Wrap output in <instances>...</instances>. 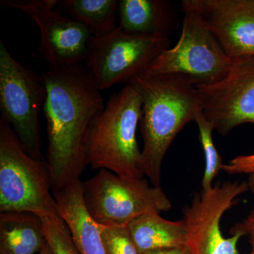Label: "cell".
Wrapping results in <instances>:
<instances>
[{
  "instance_id": "6da1fadb",
  "label": "cell",
  "mask_w": 254,
  "mask_h": 254,
  "mask_svg": "<svg viewBox=\"0 0 254 254\" xmlns=\"http://www.w3.org/2000/svg\"><path fill=\"white\" fill-rule=\"evenodd\" d=\"M42 76L47 89L46 163L54 195L79 181L88 165L92 128L105 105L91 75L80 64L50 68Z\"/></svg>"
},
{
  "instance_id": "7a4b0ae2",
  "label": "cell",
  "mask_w": 254,
  "mask_h": 254,
  "mask_svg": "<svg viewBox=\"0 0 254 254\" xmlns=\"http://www.w3.org/2000/svg\"><path fill=\"white\" fill-rule=\"evenodd\" d=\"M131 84L142 99V163L151 185L160 187L164 157L175 137L202 111L198 90L186 76L145 71Z\"/></svg>"
},
{
  "instance_id": "3957f363",
  "label": "cell",
  "mask_w": 254,
  "mask_h": 254,
  "mask_svg": "<svg viewBox=\"0 0 254 254\" xmlns=\"http://www.w3.org/2000/svg\"><path fill=\"white\" fill-rule=\"evenodd\" d=\"M141 117V95L133 85L113 93L92 128L88 165L124 178H143L141 150L136 139Z\"/></svg>"
},
{
  "instance_id": "277c9868",
  "label": "cell",
  "mask_w": 254,
  "mask_h": 254,
  "mask_svg": "<svg viewBox=\"0 0 254 254\" xmlns=\"http://www.w3.org/2000/svg\"><path fill=\"white\" fill-rule=\"evenodd\" d=\"M0 212L60 215L47 163L28 154L9 123L0 120Z\"/></svg>"
},
{
  "instance_id": "5b68a950",
  "label": "cell",
  "mask_w": 254,
  "mask_h": 254,
  "mask_svg": "<svg viewBox=\"0 0 254 254\" xmlns=\"http://www.w3.org/2000/svg\"><path fill=\"white\" fill-rule=\"evenodd\" d=\"M181 36L173 48L164 50L148 66L155 73L182 75L195 86H208L226 76L230 59L205 24L196 0H184Z\"/></svg>"
},
{
  "instance_id": "8992f818",
  "label": "cell",
  "mask_w": 254,
  "mask_h": 254,
  "mask_svg": "<svg viewBox=\"0 0 254 254\" xmlns=\"http://www.w3.org/2000/svg\"><path fill=\"white\" fill-rule=\"evenodd\" d=\"M83 187L87 210L98 225H127L145 214H160L172 208L163 189L150 186L144 178H124L100 170L83 182Z\"/></svg>"
},
{
  "instance_id": "52a82bcc",
  "label": "cell",
  "mask_w": 254,
  "mask_h": 254,
  "mask_svg": "<svg viewBox=\"0 0 254 254\" xmlns=\"http://www.w3.org/2000/svg\"><path fill=\"white\" fill-rule=\"evenodd\" d=\"M47 98L43 76L23 66L0 41V109L1 117L14 128L23 148L33 158L41 153L38 114Z\"/></svg>"
},
{
  "instance_id": "ba28073f",
  "label": "cell",
  "mask_w": 254,
  "mask_h": 254,
  "mask_svg": "<svg viewBox=\"0 0 254 254\" xmlns=\"http://www.w3.org/2000/svg\"><path fill=\"white\" fill-rule=\"evenodd\" d=\"M170 45L169 38L129 34L118 26L93 36L86 68L100 91L120 83L131 84Z\"/></svg>"
},
{
  "instance_id": "9c48e42d",
  "label": "cell",
  "mask_w": 254,
  "mask_h": 254,
  "mask_svg": "<svg viewBox=\"0 0 254 254\" xmlns=\"http://www.w3.org/2000/svg\"><path fill=\"white\" fill-rule=\"evenodd\" d=\"M247 182H218L208 191L195 193L190 205L182 209L190 254H240L237 245L243 232L232 227V237H224L220 221L236 205L239 195L248 191Z\"/></svg>"
},
{
  "instance_id": "30bf717a",
  "label": "cell",
  "mask_w": 254,
  "mask_h": 254,
  "mask_svg": "<svg viewBox=\"0 0 254 254\" xmlns=\"http://www.w3.org/2000/svg\"><path fill=\"white\" fill-rule=\"evenodd\" d=\"M4 6L21 9L40 28L38 50L50 68L64 67L86 61L93 34L86 25L55 9L56 0H6Z\"/></svg>"
},
{
  "instance_id": "8fae6325",
  "label": "cell",
  "mask_w": 254,
  "mask_h": 254,
  "mask_svg": "<svg viewBox=\"0 0 254 254\" xmlns=\"http://www.w3.org/2000/svg\"><path fill=\"white\" fill-rule=\"evenodd\" d=\"M195 87L203 116L222 136L239 125L254 124V55L232 58L225 77Z\"/></svg>"
},
{
  "instance_id": "7c38bea8",
  "label": "cell",
  "mask_w": 254,
  "mask_h": 254,
  "mask_svg": "<svg viewBox=\"0 0 254 254\" xmlns=\"http://www.w3.org/2000/svg\"><path fill=\"white\" fill-rule=\"evenodd\" d=\"M200 16L232 59L254 55V0H196Z\"/></svg>"
},
{
  "instance_id": "4fadbf2b",
  "label": "cell",
  "mask_w": 254,
  "mask_h": 254,
  "mask_svg": "<svg viewBox=\"0 0 254 254\" xmlns=\"http://www.w3.org/2000/svg\"><path fill=\"white\" fill-rule=\"evenodd\" d=\"M118 27L138 36L169 38L177 31L178 15L167 0H120Z\"/></svg>"
},
{
  "instance_id": "5bb4252c",
  "label": "cell",
  "mask_w": 254,
  "mask_h": 254,
  "mask_svg": "<svg viewBox=\"0 0 254 254\" xmlns=\"http://www.w3.org/2000/svg\"><path fill=\"white\" fill-rule=\"evenodd\" d=\"M60 216L67 225L79 254H106L100 225L88 213L83 182H74L54 195Z\"/></svg>"
},
{
  "instance_id": "9a60e30c",
  "label": "cell",
  "mask_w": 254,
  "mask_h": 254,
  "mask_svg": "<svg viewBox=\"0 0 254 254\" xmlns=\"http://www.w3.org/2000/svg\"><path fill=\"white\" fill-rule=\"evenodd\" d=\"M128 232L140 254L187 245L185 222L170 221L159 213H148L127 225Z\"/></svg>"
},
{
  "instance_id": "2e32d148",
  "label": "cell",
  "mask_w": 254,
  "mask_h": 254,
  "mask_svg": "<svg viewBox=\"0 0 254 254\" xmlns=\"http://www.w3.org/2000/svg\"><path fill=\"white\" fill-rule=\"evenodd\" d=\"M47 242L41 218L29 213H0L1 254H36Z\"/></svg>"
},
{
  "instance_id": "e0dca14e",
  "label": "cell",
  "mask_w": 254,
  "mask_h": 254,
  "mask_svg": "<svg viewBox=\"0 0 254 254\" xmlns=\"http://www.w3.org/2000/svg\"><path fill=\"white\" fill-rule=\"evenodd\" d=\"M118 0H64V9L73 18L86 25L93 36L103 35L117 27L119 19Z\"/></svg>"
},
{
  "instance_id": "ac0fdd59",
  "label": "cell",
  "mask_w": 254,
  "mask_h": 254,
  "mask_svg": "<svg viewBox=\"0 0 254 254\" xmlns=\"http://www.w3.org/2000/svg\"><path fill=\"white\" fill-rule=\"evenodd\" d=\"M195 123L199 130V140L205 155L204 175L201 182V190L208 191L213 188V182L223 169L222 157L214 144L213 131L214 128L203 116L202 111L197 114Z\"/></svg>"
},
{
  "instance_id": "d6986e66",
  "label": "cell",
  "mask_w": 254,
  "mask_h": 254,
  "mask_svg": "<svg viewBox=\"0 0 254 254\" xmlns=\"http://www.w3.org/2000/svg\"><path fill=\"white\" fill-rule=\"evenodd\" d=\"M40 218L47 242L55 254H79L69 229L60 215Z\"/></svg>"
},
{
  "instance_id": "ffe728a7",
  "label": "cell",
  "mask_w": 254,
  "mask_h": 254,
  "mask_svg": "<svg viewBox=\"0 0 254 254\" xmlns=\"http://www.w3.org/2000/svg\"><path fill=\"white\" fill-rule=\"evenodd\" d=\"M100 225V236L106 254H140L127 225Z\"/></svg>"
},
{
  "instance_id": "44dd1931",
  "label": "cell",
  "mask_w": 254,
  "mask_h": 254,
  "mask_svg": "<svg viewBox=\"0 0 254 254\" xmlns=\"http://www.w3.org/2000/svg\"><path fill=\"white\" fill-rule=\"evenodd\" d=\"M224 171L229 175L250 174L254 173V154L240 155L232 159L228 163L225 164Z\"/></svg>"
},
{
  "instance_id": "7402d4cb",
  "label": "cell",
  "mask_w": 254,
  "mask_h": 254,
  "mask_svg": "<svg viewBox=\"0 0 254 254\" xmlns=\"http://www.w3.org/2000/svg\"><path fill=\"white\" fill-rule=\"evenodd\" d=\"M234 227L243 232L245 236L248 237L252 250H254V207L243 221L236 224Z\"/></svg>"
},
{
  "instance_id": "603a6c76",
  "label": "cell",
  "mask_w": 254,
  "mask_h": 254,
  "mask_svg": "<svg viewBox=\"0 0 254 254\" xmlns=\"http://www.w3.org/2000/svg\"><path fill=\"white\" fill-rule=\"evenodd\" d=\"M144 254H190V250L187 246L183 247H176V248L168 249V250H163L155 251V252H148Z\"/></svg>"
},
{
  "instance_id": "cb8c5ba5",
  "label": "cell",
  "mask_w": 254,
  "mask_h": 254,
  "mask_svg": "<svg viewBox=\"0 0 254 254\" xmlns=\"http://www.w3.org/2000/svg\"><path fill=\"white\" fill-rule=\"evenodd\" d=\"M249 190H251L254 194V173H252L249 175L248 181Z\"/></svg>"
},
{
  "instance_id": "d4e9b609",
  "label": "cell",
  "mask_w": 254,
  "mask_h": 254,
  "mask_svg": "<svg viewBox=\"0 0 254 254\" xmlns=\"http://www.w3.org/2000/svg\"><path fill=\"white\" fill-rule=\"evenodd\" d=\"M38 254H55L52 250L50 246L48 245V242H46V245L43 246V248Z\"/></svg>"
},
{
  "instance_id": "484cf974",
  "label": "cell",
  "mask_w": 254,
  "mask_h": 254,
  "mask_svg": "<svg viewBox=\"0 0 254 254\" xmlns=\"http://www.w3.org/2000/svg\"><path fill=\"white\" fill-rule=\"evenodd\" d=\"M254 254V250H252V251H251L250 253H247V254Z\"/></svg>"
}]
</instances>
